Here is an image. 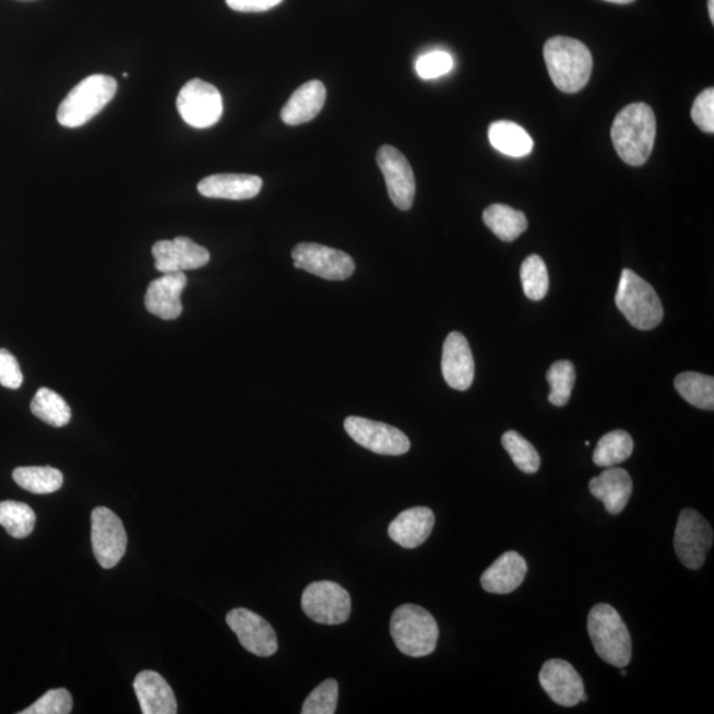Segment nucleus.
Returning <instances> with one entry per match:
<instances>
[{
    "mask_svg": "<svg viewBox=\"0 0 714 714\" xmlns=\"http://www.w3.org/2000/svg\"><path fill=\"white\" fill-rule=\"evenodd\" d=\"M656 118L647 104L626 106L611 127V141L619 158L630 166H642L653 154Z\"/></svg>",
    "mask_w": 714,
    "mask_h": 714,
    "instance_id": "1",
    "label": "nucleus"
},
{
    "mask_svg": "<svg viewBox=\"0 0 714 714\" xmlns=\"http://www.w3.org/2000/svg\"><path fill=\"white\" fill-rule=\"evenodd\" d=\"M544 59L557 90L578 93L587 85L593 72V56L584 43L556 36L545 43Z\"/></svg>",
    "mask_w": 714,
    "mask_h": 714,
    "instance_id": "2",
    "label": "nucleus"
},
{
    "mask_svg": "<svg viewBox=\"0 0 714 714\" xmlns=\"http://www.w3.org/2000/svg\"><path fill=\"white\" fill-rule=\"evenodd\" d=\"M587 631L595 653L612 667L628 666L632 656V642L628 626L612 606L599 604L588 614Z\"/></svg>",
    "mask_w": 714,
    "mask_h": 714,
    "instance_id": "3",
    "label": "nucleus"
},
{
    "mask_svg": "<svg viewBox=\"0 0 714 714\" xmlns=\"http://www.w3.org/2000/svg\"><path fill=\"white\" fill-rule=\"evenodd\" d=\"M391 635L401 653L410 657H424L435 653L440 629L428 610L408 604L394 610Z\"/></svg>",
    "mask_w": 714,
    "mask_h": 714,
    "instance_id": "4",
    "label": "nucleus"
},
{
    "mask_svg": "<svg viewBox=\"0 0 714 714\" xmlns=\"http://www.w3.org/2000/svg\"><path fill=\"white\" fill-rule=\"evenodd\" d=\"M117 90V81L106 74L84 79L59 106V123L69 129L84 127L115 98Z\"/></svg>",
    "mask_w": 714,
    "mask_h": 714,
    "instance_id": "5",
    "label": "nucleus"
},
{
    "mask_svg": "<svg viewBox=\"0 0 714 714\" xmlns=\"http://www.w3.org/2000/svg\"><path fill=\"white\" fill-rule=\"evenodd\" d=\"M616 304L632 328L654 330L663 321L664 310L654 287L630 269L619 279Z\"/></svg>",
    "mask_w": 714,
    "mask_h": 714,
    "instance_id": "6",
    "label": "nucleus"
},
{
    "mask_svg": "<svg viewBox=\"0 0 714 714\" xmlns=\"http://www.w3.org/2000/svg\"><path fill=\"white\" fill-rule=\"evenodd\" d=\"M674 544L682 566L692 570L700 569L713 545L711 524L698 511L682 510L676 524Z\"/></svg>",
    "mask_w": 714,
    "mask_h": 714,
    "instance_id": "7",
    "label": "nucleus"
},
{
    "mask_svg": "<svg viewBox=\"0 0 714 714\" xmlns=\"http://www.w3.org/2000/svg\"><path fill=\"white\" fill-rule=\"evenodd\" d=\"M177 106L183 121L195 129H209L223 116L222 93L200 79L188 81L181 87Z\"/></svg>",
    "mask_w": 714,
    "mask_h": 714,
    "instance_id": "8",
    "label": "nucleus"
},
{
    "mask_svg": "<svg viewBox=\"0 0 714 714\" xmlns=\"http://www.w3.org/2000/svg\"><path fill=\"white\" fill-rule=\"evenodd\" d=\"M302 610L317 623L342 624L350 616L349 593L336 582H312L302 594Z\"/></svg>",
    "mask_w": 714,
    "mask_h": 714,
    "instance_id": "9",
    "label": "nucleus"
},
{
    "mask_svg": "<svg viewBox=\"0 0 714 714\" xmlns=\"http://www.w3.org/2000/svg\"><path fill=\"white\" fill-rule=\"evenodd\" d=\"M291 257L294 266L328 281H346L355 272L353 257L321 243H298Z\"/></svg>",
    "mask_w": 714,
    "mask_h": 714,
    "instance_id": "10",
    "label": "nucleus"
},
{
    "mask_svg": "<svg viewBox=\"0 0 714 714\" xmlns=\"http://www.w3.org/2000/svg\"><path fill=\"white\" fill-rule=\"evenodd\" d=\"M92 545L94 557L104 569L115 568L127 554V531L121 519L106 507L92 512Z\"/></svg>",
    "mask_w": 714,
    "mask_h": 714,
    "instance_id": "11",
    "label": "nucleus"
},
{
    "mask_svg": "<svg viewBox=\"0 0 714 714\" xmlns=\"http://www.w3.org/2000/svg\"><path fill=\"white\" fill-rule=\"evenodd\" d=\"M344 429L360 447L380 455H404L410 450L409 438L393 426L362 417H348Z\"/></svg>",
    "mask_w": 714,
    "mask_h": 714,
    "instance_id": "12",
    "label": "nucleus"
},
{
    "mask_svg": "<svg viewBox=\"0 0 714 714\" xmlns=\"http://www.w3.org/2000/svg\"><path fill=\"white\" fill-rule=\"evenodd\" d=\"M376 160L384 175L392 203L401 211H409L415 202L416 179L408 159L396 147L385 145L380 147Z\"/></svg>",
    "mask_w": 714,
    "mask_h": 714,
    "instance_id": "13",
    "label": "nucleus"
},
{
    "mask_svg": "<svg viewBox=\"0 0 714 714\" xmlns=\"http://www.w3.org/2000/svg\"><path fill=\"white\" fill-rule=\"evenodd\" d=\"M227 623L241 646L250 654L273 656L278 651V639L266 619L248 609H234L227 614Z\"/></svg>",
    "mask_w": 714,
    "mask_h": 714,
    "instance_id": "14",
    "label": "nucleus"
},
{
    "mask_svg": "<svg viewBox=\"0 0 714 714\" xmlns=\"http://www.w3.org/2000/svg\"><path fill=\"white\" fill-rule=\"evenodd\" d=\"M153 255L156 271L167 274L195 271L209 264V250L198 246L191 238L177 237L175 240H162L154 243Z\"/></svg>",
    "mask_w": 714,
    "mask_h": 714,
    "instance_id": "15",
    "label": "nucleus"
},
{
    "mask_svg": "<svg viewBox=\"0 0 714 714\" xmlns=\"http://www.w3.org/2000/svg\"><path fill=\"white\" fill-rule=\"evenodd\" d=\"M538 681L556 704L572 707L581 703L585 693L584 681L572 664L561 659H550L544 664Z\"/></svg>",
    "mask_w": 714,
    "mask_h": 714,
    "instance_id": "16",
    "label": "nucleus"
},
{
    "mask_svg": "<svg viewBox=\"0 0 714 714\" xmlns=\"http://www.w3.org/2000/svg\"><path fill=\"white\" fill-rule=\"evenodd\" d=\"M442 374L448 385L456 391H467L474 383V356L461 332H451L444 341Z\"/></svg>",
    "mask_w": 714,
    "mask_h": 714,
    "instance_id": "17",
    "label": "nucleus"
},
{
    "mask_svg": "<svg viewBox=\"0 0 714 714\" xmlns=\"http://www.w3.org/2000/svg\"><path fill=\"white\" fill-rule=\"evenodd\" d=\"M187 286V277L183 272L163 274L147 287L145 305L148 312L165 321H174L183 312L181 305V293Z\"/></svg>",
    "mask_w": 714,
    "mask_h": 714,
    "instance_id": "18",
    "label": "nucleus"
},
{
    "mask_svg": "<svg viewBox=\"0 0 714 714\" xmlns=\"http://www.w3.org/2000/svg\"><path fill=\"white\" fill-rule=\"evenodd\" d=\"M436 516L428 507H413L401 512L388 527L392 540L405 549H415L428 540L433 532Z\"/></svg>",
    "mask_w": 714,
    "mask_h": 714,
    "instance_id": "19",
    "label": "nucleus"
},
{
    "mask_svg": "<svg viewBox=\"0 0 714 714\" xmlns=\"http://www.w3.org/2000/svg\"><path fill=\"white\" fill-rule=\"evenodd\" d=\"M588 490L594 498L605 504L607 512L618 515L626 509L631 498V476L623 468L607 467L603 474L591 480Z\"/></svg>",
    "mask_w": 714,
    "mask_h": 714,
    "instance_id": "20",
    "label": "nucleus"
},
{
    "mask_svg": "<svg viewBox=\"0 0 714 714\" xmlns=\"http://www.w3.org/2000/svg\"><path fill=\"white\" fill-rule=\"evenodd\" d=\"M262 179L248 174H217L200 181V195L210 199L249 200L259 195Z\"/></svg>",
    "mask_w": 714,
    "mask_h": 714,
    "instance_id": "21",
    "label": "nucleus"
},
{
    "mask_svg": "<svg viewBox=\"0 0 714 714\" xmlns=\"http://www.w3.org/2000/svg\"><path fill=\"white\" fill-rule=\"evenodd\" d=\"M134 691L143 714H177L178 703L172 688L155 671L136 675Z\"/></svg>",
    "mask_w": 714,
    "mask_h": 714,
    "instance_id": "22",
    "label": "nucleus"
},
{
    "mask_svg": "<svg viewBox=\"0 0 714 714\" xmlns=\"http://www.w3.org/2000/svg\"><path fill=\"white\" fill-rule=\"evenodd\" d=\"M528 566L522 555L505 552L481 574L480 584L487 593L510 594L523 584Z\"/></svg>",
    "mask_w": 714,
    "mask_h": 714,
    "instance_id": "23",
    "label": "nucleus"
},
{
    "mask_svg": "<svg viewBox=\"0 0 714 714\" xmlns=\"http://www.w3.org/2000/svg\"><path fill=\"white\" fill-rule=\"evenodd\" d=\"M328 91L319 80H311L309 83L299 86L291 94L289 102L281 110V118L289 127L310 122L323 109Z\"/></svg>",
    "mask_w": 714,
    "mask_h": 714,
    "instance_id": "24",
    "label": "nucleus"
},
{
    "mask_svg": "<svg viewBox=\"0 0 714 714\" xmlns=\"http://www.w3.org/2000/svg\"><path fill=\"white\" fill-rule=\"evenodd\" d=\"M488 140L495 150L512 158H523L534 148V140L527 130L511 121L491 123L488 129Z\"/></svg>",
    "mask_w": 714,
    "mask_h": 714,
    "instance_id": "25",
    "label": "nucleus"
},
{
    "mask_svg": "<svg viewBox=\"0 0 714 714\" xmlns=\"http://www.w3.org/2000/svg\"><path fill=\"white\" fill-rule=\"evenodd\" d=\"M484 222L495 236L505 242L515 241L528 228L524 213L504 204L488 206L484 212Z\"/></svg>",
    "mask_w": 714,
    "mask_h": 714,
    "instance_id": "26",
    "label": "nucleus"
},
{
    "mask_svg": "<svg viewBox=\"0 0 714 714\" xmlns=\"http://www.w3.org/2000/svg\"><path fill=\"white\" fill-rule=\"evenodd\" d=\"M676 391L687 403L697 408L713 410L714 408V379L698 372H685L676 376Z\"/></svg>",
    "mask_w": 714,
    "mask_h": 714,
    "instance_id": "27",
    "label": "nucleus"
},
{
    "mask_svg": "<svg viewBox=\"0 0 714 714\" xmlns=\"http://www.w3.org/2000/svg\"><path fill=\"white\" fill-rule=\"evenodd\" d=\"M12 478L23 490L36 495L53 493L64 484L60 469L49 466L17 467L12 473Z\"/></svg>",
    "mask_w": 714,
    "mask_h": 714,
    "instance_id": "28",
    "label": "nucleus"
},
{
    "mask_svg": "<svg viewBox=\"0 0 714 714\" xmlns=\"http://www.w3.org/2000/svg\"><path fill=\"white\" fill-rule=\"evenodd\" d=\"M634 441L624 430H614L600 438L594 450L593 461L599 467H612L630 459Z\"/></svg>",
    "mask_w": 714,
    "mask_h": 714,
    "instance_id": "29",
    "label": "nucleus"
},
{
    "mask_svg": "<svg viewBox=\"0 0 714 714\" xmlns=\"http://www.w3.org/2000/svg\"><path fill=\"white\" fill-rule=\"evenodd\" d=\"M31 412L43 423L55 426V428L68 425L72 417L67 401L48 388H40L36 392L33 403H31Z\"/></svg>",
    "mask_w": 714,
    "mask_h": 714,
    "instance_id": "30",
    "label": "nucleus"
},
{
    "mask_svg": "<svg viewBox=\"0 0 714 714\" xmlns=\"http://www.w3.org/2000/svg\"><path fill=\"white\" fill-rule=\"evenodd\" d=\"M36 515L29 505L12 500L0 502V525L14 538H26L35 528Z\"/></svg>",
    "mask_w": 714,
    "mask_h": 714,
    "instance_id": "31",
    "label": "nucleus"
},
{
    "mask_svg": "<svg viewBox=\"0 0 714 714\" xmlns=\"http://www.w3.org/2000/svg\"><path fill=\"white\" fill-rule=\"evenodd\" d=\"M502 444L515 466L525 474H535L540 468L542 460L529 441L515 430L505 431Z\"/></svg>",
    "mask_w": 714,
    "mask_h": 714,
    "instance_id": "32",
    "label": "nucleus"
},
{
    "mask_svg": "<svg viewBox=\"0 0 714 714\" xmlns=\"http://www.w3.org/2000/svg\"><path fill=\"white\" fill-rule=\"evenodd\" d=\"M525 297L531 300H542L549 290L547 265L540 255L532 254L525 259L520 271Z\"/></svg>",
    "mask_w": 714,
    "mask_h": 714,
    "instance_id": "33",
    "label": "nucleus"
},
{
    "mask_svg": "<svg viewBox=\"0 0 714 714\" xmlns=\"http://www.w3.org/2000/svg\"><path fill=\"white\" fill-rule=\"evenodd\" d=\"M547 379L550 384L549 403L555 406H566L570 396H572L575 381L573 362L569 360L556 361L549 368Z\"/></svg>",
    "mask_w": 714,
    "mask_h": 714,
    "instance_id": "34",
    "label": "nucleus"
},
{
    "mask_svg": "<svg viewBox=\"0 0 714 714\" xmlns=\"http://www.w3.org/2000/svg\"><path fill=\"white\" fill-rule=\"evenodd\" d=\"M340 686L334 679H329L318 686L306 699L304 714H334L337 706Z\"/></svg>",
    "mask_w": 714,
    "mask_h": 714,
    "instance_id": "35",
    "label": "nucleus"
},
{
    "mask_svg": "<svg viewBox=\"0 0 714 714\" xmlns=\"http://www.w3.org/2000/svg\"><path fill=\"white\" fill-rule=\"evenodd\" d=\"M73 700L64 688L52 689L21 714H68L72 712Z\"/></svg>",
    "mask_w": 714,
    "mask_h": 714,
    "instance_id": "36",
    "label": "nucleus"
},
{
    "mask_svg": "<svg viewBox=\"0 0 714 714\" xmlns=\"http://www.w3.org/2000/svg\"><path fill=\"white\" fill-rule=\"evenodd\" d=\"M454 67V60L448 52L436 51L419 58L416 64L418 76L435 80L448 74Z\"/></svg>",
    "mask_w": 714,
    "mask_h": 714,
    "instance_id": "37",
    "label": "nucleus"
},
{
    "mask_svg": "<svg viewBox=\"0 0 714 714\" xmlns=\"http://www.w3.org/2000/svg\"><path fill=\"white\" fill-rule=\"evenodd\" d=\"M691 117L694 124L704 131V133L713 134L714 131V90L707 87L703 93H700L698 98L694 99Z\"/></svg>",
    "mask_w": 714,
    "mask_h": 714,
    "instance_id": "38",
    "label": "nucleus"
},
{
    "mask_svg": "<svg viewBox=\"0 0 714 714\" xmlns=\"http://www.w3.org/2000/svg\"><path fill=\"white\" fill-rule=\"evenodd\" d=\"M23 384V373L16 357L10 350L0 348V385L19 390Z\"/></svg>",
    "mask_w": 714,
    "mask_h": 714,
    "instance_id": "39",
    "label": "nucleus"
},
{
    "mask_svg": "<svg viewBox=\"0 0 714 714\" xmlns=\"http://www.w3.org/2000/svg\"><path fill=\"white\" fill-rule=\"evenodd\" d=\"M228 8L238 12H265L277 8L284 0H225Z\"/></svg>",
    "mask_w": 714,
    "mask_h": 714,
    "instance_id": "40",
    "label": "nucleus"
},
{
    "mask_svg": "<svg viewBox=\"0 0 714 714\" xmlns=\"http://www.w3.org/2000/svg\"><path fill=\"white\" fill-rule=\"evenodd\" d=\"M707 11H710L711 21L714 23V0H707Z\"/></svg>",
    "mask_w": 714,
    "mask_h": 714,
    "instance_id": "41",
    "label": "nucleus"
},
{
    "mask_svg": "<svg viewBox=\"0 0 714 714\" xmlns=\"http://www.w3.org/2000/svg\"><path fill=\"white\" fill-rule=\"evenodd\" d=\"M605 2L616 3V4H630L635 2V0H605Z\"/></svg>",
    "mask_w": 714,
    "mask_h": 714,
    "instance_id": "42",
    "label": "nucleus"
}]
</instances>
